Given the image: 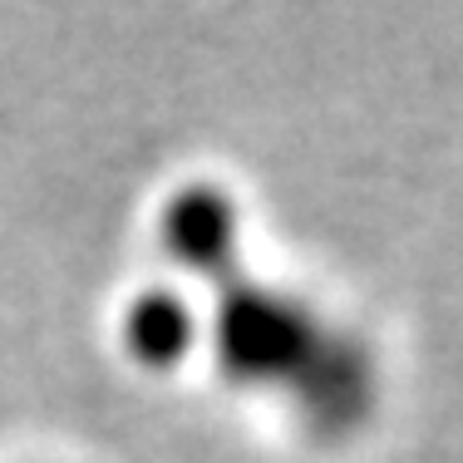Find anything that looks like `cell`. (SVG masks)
Wrapping results in <instances>:
<instances>
[{
	"label": "cell",
	"instance_id": "1",
	"mask_svg": "<svg viewBox=\"0 0 463 463\" xmlns=\"http://www.w3.org/2000/svg\"><path fill=\"white\" fill-rule=\"evenodd\" d=\"M213 281L217 306L213 316H203V326L217 365L237 384H281L296 400L340 335L301 296L281 291V286H261L237 267Z\"/></svg>",
	"mask_w": 463,
	"mask_h": 463
},
{
	"label": "cell",
	"instance_id": "2",
	"mask_svg": "<svg viewBox=\"0 0 463 463\" xmlns=\"http://www.w3.org/2000/svg\"><path fill=\"white\" fill-rule=\"evenodd\" d=\"M237 232H241L237 203L213 183L178 187V193L163 203V217H158L163 251H168L183 271L207 277V281L237 267Z\"/></svg>",
	"mask_w": 463,
	"mask_h": 463
},
{
	"label": "cell",
	"instance_id": "3",
	"mask_svg": "<svg viewBox=\"0 0 463 463\" xmlns=\"http://www.w3.org/2000/svg\"><path fill=\"white\" fill-rule=\"evenodd\" d=\"M124 350L148 370H178L187 355L207 340V326L197 306L187 301L178 286H143L134 301L124 306L118 321Z\"/></svg>",
	"mask_w": 463,
	"mask_h": 463
}]
</instances>
